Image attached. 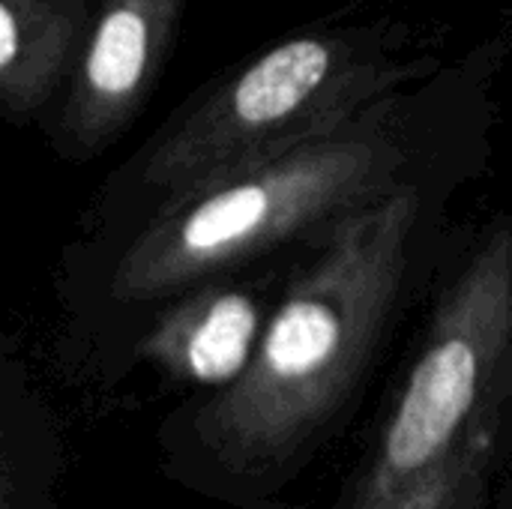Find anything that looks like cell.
<instances>
[{
  "mask_svg": "<svg viewBox=\"0 0 512 509\" xmlns=\"http://www.w3.org/2000/svg\"><path fill=\"white\" fill-rule=\"evenodd\" d=\"M512 363V219L444 291L354 509H480V453Z\"/></svg>",
  "mask_w": 512,
  "mask_h": 509,
  "instance_id": "3957f363",
  "label": "cell"
},
{
  "mask_svg": "<svg viewBox=\"0 0 512 509\" xmlns=\"http://www.w3.org/2000/svg\"><path fill=\"white\" fill-rule=\"evenodd\" d=\"M180 12L183 0L99 3L57 123L66 156H96L129 129L171 54Z\"/></svg>",
  "mask_w": 512,
  "mask_h": 509,
  "instance_id": "5b68a950",
  "label": "cell"
},
{
  "mask_svg": "<svg viewBox=\"0 0 512 509\" xmlns=\"http://www.w3.org/2000/svg\"><path fill=\"white\" fill-rule=\"evenodd\" d=\"M423 66L396 57L378 24L297 33L165 126L141 156L135 180L144 195H156V210L225 171L354 123Z\"/></svg>",
  "mask_w": 512,
  "mask_h": 509,
  "instance_id": "277c9868",
  "label": "cell"
},
{
  "mask_svg": "<svg viewBox=\"0 0 512 509\" xmlns=\"http://www.w3.org/2000/svg\"><path fill=\"white\" fill-rule=\"evenodd\" d=\"M393 102L150 210L111 273V294L120 303L177 297L417 183V150L399 129Z\"/></svg>",
  "mask_w": 512,
  "mask_h": 509,
  "instance_id": "7a4b0ae2",
  "label": "cell"
},
{
  "mask_svg": "<svg viewBox=\"0 0 512 509\" xmlns=\"http://www.w3.org/2000/svg\"><path fill=\"white\" fill-rule=\"evenodd\" d=\"M87 0H0V102L9 120L39 111L75 69Z\"/></svg>",
  "mask_w": 512,
  "mask_h": 509,
  "instance_id": "52a82bcc",
  "label": "cell"
},
{
  "mask_svg": "<svg viewBox=\"0 0 512 509\" xmlns=\"http://www.w3.org/2000/svg\"><path fill=\"white\" fill-rule=\"evenodd\" d=\"M423 180L351 213L270 315L249 369L195 420L201 447L234 474L297 456L345 405L411 273Z\"/></svg>",
  "mask_w": 512,
  "mask_h": 509,
  "instance_id": "6da1fadb",
  "label": "cell"
},
{
  "mask_svg": "<svg viewBox=\"0 0 512 509\" xmlns=\"http://www.w3.org/2000/svg\"><path fill=\"white\" fill-rule=\"evenodd\" d=\"M267 321L249 288L210 279L174 297L144 336L141 357L177 381L225 390L249 369Z\"/></svg>",
  "mask_w": 512,
  "mask_h": 509,
  "instance_id": "8992f818",
  "label": "cell"
}]
</instances>
